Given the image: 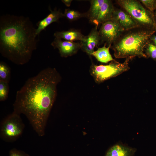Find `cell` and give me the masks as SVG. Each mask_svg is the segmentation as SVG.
<instances>
[{
  "label": "cell",
  "mask_w": 156,
  "mask_h": 156,
  "mask_svg": "<svg viewBox=\"0 0 156 156\" xmlns=\"http://www.w3.org/2000/svg\"><path fill=\"white\" fill-rule=\"evenodd\" d=\"M61 79L55 68H47L28 79L16 93L14 111L25 115L40 136L45 134V127Z\"/></svg>",
  "instance_id": "obj_1"
},
{
  "label": "cell",
  "mask_w": 156,
  "mask_h": 156,
  "mask_svg": "<svg viewBox=\"0 0 156 156\" xmlns=\"http://www.w3.org/2000/svg\"><path fill=\"white\" fill-rule=\"evenodd\" d=\"M36 29L27 17L6 14L0 18V52L14 64L22 65L36 49Z\"/></svg>",
  "instance_id": "obj_2"
},
{
  "label": "cell",
  "mask_w": 156,
  "mask_h": 156,
  "mask_svg": "<svg viewBox=\"0 0 156 156\" xmlns=\"http://www.w3.org/2000/svg\"><path fill=\"white\" fill-rule=\"evenodd\" d=\"M155 30L138 27L124 31L111 48L116 58H146L144 50Z\"/></svg>",
  "instance_id": "obj_3"
},
{
  "label": "cell",
  "mask_w": 156,
  "mask_h": 156,
  "mask_svg": "<svg viewBox=\"0 0 156 156\" xmlns=\"http://www.w3.org/2000/svg\"><path fill=\"white\" fill-rule=\"evenodd\" d=\"M116 1L132 17L139 26L154 30L156 29L153 13L144 8L139 0H117Z\"/></svg>",
  "instance_id": "obj_4"
},
{
  "label": "cell",
  "mask_w": 156,
  "mask_h": 156,
  "mask_svg": "<svg viewBox=\"0 0 156 156\" xmlns=\"http://www.w3.org/2000/svg\"><path fill=\"white\" fill-rule=\"evenodd\" d=\"M130 60L126 58L123 63H120L115 60L105 65L92 64L90 73L96 82L100 83L128 70L130 68L129 66Z\"/></svg>",
  "instance_id": "obj_5"
},
{
  "label": "cell",
  "mask_w": 156,
  "mask_h": 156,
  "mask_svg": "<svg viewBox=\"0 0 156 156\" xmlns=\"http://www.w3.org/2000/svg\"><path fill=\"white\" fill-rule=\"evenodd\" d=\"M20 115L13 112L1 122L0 136L3 140L13 142L22 134L25 125Z\"/></svg>",
  "instance_id": "obj_6"
},
{
  "label": "cell",
  "mask_w": 156,
  "mask_h": 156,
  "mask_svg": "<svg viewBox=\"0 0 156 156\" xmlns=\"http://www.w3.org/2000/svg\"><path fill=\"white\" fill-rule=\"evenodd\" d=\"M99 31L101 42H105L108 46L112 45L124 31L116 21L112 19L102 24Z\"/></svg>",
  "instance_id": "obj_7"
},
{
  "label": "cell",
  "mask_w": 156,
  "mask_h": 156,
  "mask_svg": "<svg viewBox=\"0 0 156 156\" xmlns=\"http://www.w3.org/2000/svg\"><path fill=\"white\" fill-rule=\"evenodd\" d=\"M54 48H57L62 57H66L75 54L81 49L80 42L62 41L61 39L55 38L51 43Z\"/></svg>",
  "instance_id": "obj_8"
},
{
  "label": "cell",
  "mask_w": 156,
  "mask_h": 156,
  "mask_svg": "<svg viewBox=\"0 0 156 156\" xmlns=\"http://www.w3.org/2000/svg\"><path fill=\"white\" fill-rule=\"evenodd\" d=\"M98 27L95 26L90 33L85 36L83 40L80 41L81 49L89 56L92 55L95 48L101 42V39Z\"/></svg>",
  "instance_id": "obj_9"
},
{
  "label": "cell",
  "mask_w": 156,
  "mask_h": 156,
  "mask_svg": "<svg viewBox=\"0 0 156 156\" xmlns=\"http://www.w3.org/2000/svg\"><path fill=\"white\" fill-rule=\"evenodd\" d=\"M112 19L116 21L124 31L139 26L132 17L123 10L115 9Z\"/></svg>",
  "instance_id": "obj_10"
},
{
  "label": "cell",
  "mask_w": 156,
  "mask_h": 156,
  "mask_svg": "<svg viewBox=\"0 0 156 156\" xmlns=\"http://www.w3.org/2000/svg\"><path fill=\"white\" fill-rule=\"evenodd\" d=\"M115 9L111 1L105 0L96 20L93 23L98 27L99 24L112 20Z\"/></svg>",
  "instance_id": "obj_11"
},
{
  "label": "cell",
  "mask_w": 156,
  "mask_h": 156,
  "mask_svg": "<svg viewBox=\"0 0 156 156\" xmlns=\"http://www.w3.org/2000/svg\"><path fill=\"white\" fill-rule=\"evenodd\" d=\"M50 13L43 19L37 23V28L36 29V34L38 36L42 30H44L52 23L57 22L61 18L64 16V14L59 10L55 9H50Z\"/></svg>",
  "instance_id": "obj_12"
},
{
  "label": "cell",
  "mask_w": 156,
  "mask_h": 156,
  "mask_svg": "<svg viewBox=\"0 0 156 156\" xmlns=\"http://www.w3.org/2000/svg\"><path fill=\"white\" fill-rule=\"evenodd\" d=\"M135 151V148L119 143L111 147L105 156H133Z\"/></svg>",
  "instance_id": "obj_13"
},
{
  "label": "cell",
  "mask_w": 156,
  "mask_h": 156,
  "mask_svg": "<svg viewBox=\"0 0 156 156\" xmlns=\"http://www.w3.org/2000/svg\"><path fill=\"white\" fill-rule=\"evenodd\" d=\"M54 35L55 38L63 39L65 40L72 42L78 40L81 41L83 40L85 36L80 31L75 29L56 31Z\"/></svg>",
  "instance_id": "obj_14"
},
{
  "label": "cell",
  "mask_w": 156,
  "mask_h": 156,
  "mask_svg": "<svg viewBox=\"0 0 156 156\" xmlns=\"http://www.w3.org/2000/svg\"><path fill=\"white\" fill-rule=\"evenodd\" d=\"M107 44L105 43L104 46L102 47L98 48L96 51H94L92 54L99 62L106 63L115 60L110 54L109 49L111 45L106 47Z\"/></svg>",
  "instance_id": "obj_15"
},
{
  "label": "cell",
  "mask_w": 156,
  "mask_h": 156,
  "mask_svg": "<svg viewBox=\"0 0 156 156\" xmlns=\"http://www.w3.org/2000/svg\"><path fill=\"white\" fill-rule=\"evenodd\" d=\"M105 0H92L90 1V7L86 13L87 17L90 22L94 23L96 20L101 7Z\"/></svg>",
  "instance_id": "obj_16"
},
{
  "label": "cell",
  "mask_w": 156,
  "mask_h": 156,
  "mask_svg": "<svg viewBox=\"0 0 156 156\" xmlns=\"http://www.w3.org/2000/svg\"><path fill=\"white\" fill-rule=\"evenodd\" d=\"M11 78L10 69L5 63H0V80L9 83Z\"/></svg>",
  "instance_id": "obj_17"
},
{
  "label": "cell",
  "mask_w": 156,
  "mask_h": 156,
  "mask_svg": "<svg viewBox=\"0 0 156 156\" xmlns=\"http://www.w3.org/2000/svg\"><path fill=\"white\" fill-rule=\"evenodd\" d=\"M64 16L70 21L77 20L81 18L87 17V14L81 13L78 11L66 9L65 10Z\"/></svg>",
  "instance_id": "obj_18"
},
{
  "label": "cell",
  "mask_w": 156,
  "mask_h": 156,
  "mask_svg": "<svg viewBox=\"0 0 156 156\" xmlns=\"http://www.w3.org/2000/svg\"><path fill=\"white\" fill-rule=\"evenodd\" d=\"M8 83L0 80V101H5L8 98L9 88Z\"/></svg>",
  "instance_id": "obj_19"
},
{
  "label": "cell",
  "mask_w": 156,
  "mask_h": 156,
  "mask_svg": "<svg viewBox=\"0 0 156 156\" xmlns=\"http://www.w3.org/2000/svg\"><path fill=\"white\" fill-rule=\"evenodd\" d=\"M145 48H146L145 54L147 56L148 55V57H151L153 59H155L156 58V46L149 42Z\"/></svg>",
  "instance_id": "obj_20"
},
{
  "label": "cell",
  "mask_w": 156,
  "mask_h": 156,
  "mask_svg": "<svg viewBox=\"0 0 156 156\" xmlns=\"http://www.w3.org/2000/svg\"><path fill=\"white\" fill-rule=\"evenodd\" d=\"M146 7V8L152 12L156 8V1L154 0H139Z\"/></svg>",
  "instance_id": "obj_21"
},
{
  "label": "cell",
  "mask_w": 156,
  "mask_h": 156,
  "mask_svg": "<svg viewBox=\"0 0 156 156\" xmlns=\"http://www.w3.org/2000/svg\"><path fill=\"white\" fill-rule=\"evenodd\" d=\"M9 156H30L24 152L15 148L11 150L9 152Z\"/></svg>",
  "instance_id": "obj_22"
},
{
  "label": "cell",
  "mask_w": 156,
  "mask_h": 156,
  "mask_svg": "<svg viewBox=\"0 0 156 156\" xmlns=\"http://www.w3.org/2000/svg\"><path fill=\"white\" fill-rule=\"evenodd\" d=\"M72 1V0H62V1L65 4L66 6L67 7H69L70 6Z\"/></svg>",
  "instance_id": "obj_23"
},
{
  "label": "cell",
  "mask_w": 156,
  "mask_h": 156,
  "mask_svg": "<svg viewBox=\"0 0 156 156\" xmlns=\"http://www.w3.org/2000/svg\"><path fill=\"white\" fill-rule=\"evenodd\" d=\"M152 36L150 39L153 41L155 45L156 46V36H154L153 37H152Z\"/></svg>",
  "instance_id": "obj_24"
},
{
  "label": "cell",
  "mask_w": 156,
  "mask_h": 156,
  "mask_svg": "<svg viewBox=\"0 0 156 156\" xmlns=\"http://www.w3.org/2000/svg\"><path fill=\"white\" fill-rule=\"evenodd\" d=\"M155 14H156V11H155Z\"/></svg>",
  "instance_id": "obj_25"
}]
</instances>
